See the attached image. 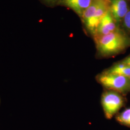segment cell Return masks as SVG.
I'll return each instance as SVG.
<instances>
[{"instance_id": "cell-1", "label": "cell", "mask_w": 130, "mask_h": 130, "mask_svg": "<svg viewBox=\"0 0 130 130\" xmlns=\"http://www.w3.org/2000/svg\"><path fill=\"white\" fill-rule=\"evenodd\" d=\"M98 54L103 57H109L123 51L129 45L125 35L117 30L107 35L94 36Z\"/></svg>"}, {"instance_id": "cell-2", "label": "cell", "mask_w": 130, "mask_h": 130, "mask_svg": "<svg viewBox=\"0 0 130 130\" xmlns=\"http://www.w3.org/2000/svg\"><path fill=\"white\" fill-rule=\"evenodd\" d=\"M110 0H93L82 17L84 24L93 36L101 19L110 10Z\"/></svg>"}, {"instance_id": "cell-3", "label": "cell", "mask_w": 130, "mask_h": 130, "mask_svg": "<svg viewBox=\"0 0 130 130\" xmlns=\"http://www.w3.org/2000/svg\"><path fill=\"white\" fill-rule=\"evenodd\" d=\"M96 79L98 83L108 90L123 93L130 91V78L125 76L103 71L98 75Z\"/></svg>"}, {"instance_id": "cell-4", "label": "cell", "mask_w": 130, "mask_h": 130, "mask_svg": "<svg viewBox=\"0 0 130 130\" xmlns=\"http://www.w3.org/2000/svg\"><path fill=\"white\" fill-rule=\"evenodd\" d=\"M123 98L119 93L108 90L103 93L101 104L106 118L111 119L123 106Z\"/></svg>"}, {"instance_id": "cell-5", "label": "cell", "mask_w": 130, "mask_h": 130, "mask_svg": "<svg viewBox=\"0 0 130 130\" xmlns=\"http://www.w3.org/2000/svg\"><path fill=\"white\" fill-rule=\"evenodd\" d=\"M116 23L109 10L100 20L93 37L107 35L118 30Z\"/></svg>"}, {"instance_id": "cell-6", "label": "cell", "mask_w": 130, "mask_h": 130, "mask_svg": "<svg viewBox=\"0 0 130 130\" xmlns=\"http://www.w3.org/2000/svg\"><path fill=\"white\" fill-rule=\"evenodd\" d=\"M110 11L116 22L120 23L128 12L126 0H110Z\"/></svg>"}, {"instance_id": "cell-7", "label": "cell", "mask_w": 130, "mask_h": 130, "mask_svg": "<svg viewBox=\"0 0 130 130\" xmlns=\"http://www.w3.org/2000/svg\"><path fill=\"white\" fill-rule=\"evenodd\" d=\"M92 1L93 0H60L59 3L72 10L82 18Z\"/></svg>"}, {"instance_id": "cell-8", "label": "cell", "mask_w": 130, "mask_h": 130, "mask_svg": "<svg viewBox=\"0 0 130 130\" xmlns=\"http://www.w3.org/2000/svg\"><path fill=\"white\" fill-rule=\"evenodd\" d=\"M104 72L119 75L130 78V67L121 62L115 64Z\"/></svg>"}, {"instance_id": "cell-9", "label": "cell", "mask_w": 130, "mask_h": 130, "mask_svg": "<svg viewBox=\"0 0 130 130\" xmlns=\"http://www.w3.org/2000/svg\"><path fill=\"white\" fill-rule=\"evenodd\" d=\"M116 120L121 124L130 127V107L117 115Z\"/></svg>"}, {"instance_id": "cell-10", "label": "cell", "mask_w": 130, "mask_h": 130, "mask_svg": "<svg viewBox=\"0 0 130 130\" xmlns=\"http://www.w3.org/2000/svg\"><path fill=\"white\" fill-rule=\"evenodd\" d=\"M123 24L127 29L130 30V10L128 11L123 19Z\"/></svg>"}, {"instance_id": "cell-11", "label": "cell", "mask_w": 130, "mask_h": 130, "mask_svg": "<svg viewBox=\"0 0 130 130\" xmlns=\"http://www.w3.org/2000/svg\"><path fill=\"white\" fill-rule=\"evenodd\" d=\"M122 63L130 67V56L127 57L126 58H125L122 61Z\"/></svg>"}, {"instance_id": "cell-12", "label": "cell", "mask_w": 130, "mask_h": 130, "mask_svg": "<svg viewBox=\"0 0 130 130\" xmlns=\"http://www.w3.org/2000/svg\"><path fill=\"white\" fill-rule=\"evenodd\" d=\"M44 1L47 3L51 4H55L57 2H58L59 0H44Z\"/></svg>"}, {"instance_id": "cell-13", "label": "cell", "mask_w": 130, "mask_h": 130, "mask_svg": "<svg viewBox=\"0 0 130 130\" xmlns=\"http://www.w3.org/2000/svg\"><path fill=\"white\" fill-rule=\"evenodd\" d=\"M0 103H1V99H0Z\"/></svg>"}]
</instances>
